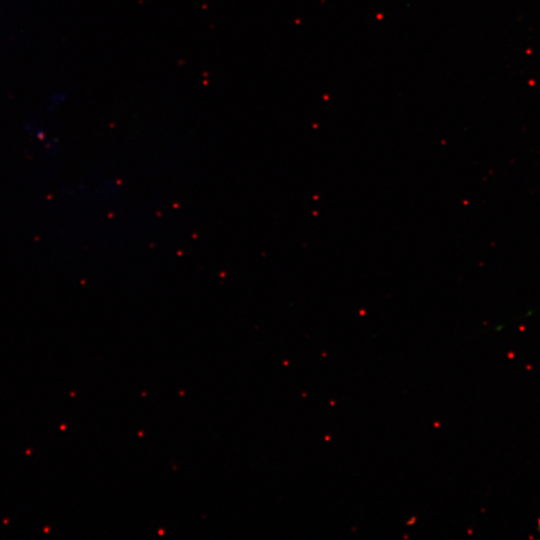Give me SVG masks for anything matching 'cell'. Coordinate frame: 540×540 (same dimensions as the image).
I'll use <instances>...</instances> for the list:
<instances>
[{
	"instance_id": "1",
	"label": "cell",
	"mask_w": 540,
	"mask_h": 540,
	"mask_svg": "<svg viewBox=\"0 0 540 540\" xmlns=\"http://www.w3.org/2000/svg\"><path fill=\"white\" fill-rule=\"evenodd\" d=\"M67 101V94L64 91L52 92L48 97L47 110L55 112Z\"/></svg>"
},
{
	"instance_id": "2",
	"label": "cell",
	"mask_w": 540,
	"mask_h": 540,
	"mask_svg": "<svg viewBox=\"0 0 540 540\" xmlns=\"http://www.w3.org/2000/svg\"><path fill=\"white\" fill-rule=\"evenodd\" d=\"M538 531L540 532V522H539V524H538Z\"/></svg>"
}]
</instances>
